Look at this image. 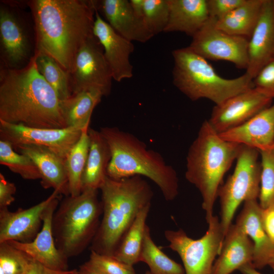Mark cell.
Segmentation results:
<instances>
[{
  "label": "cell",
  "mask_w": 274,
  "mask_h": 274,
  "mask_svg": "<svg viewBox=\"0 0 274 274\" xmlns=\"http://www.w3.org/2000/svg\"><path fill=\"white\" fill-rule=\"evenodd\" d=\"M0 120L38 128H63L61 101L38 72L34 56L19 69L2 68Z\"/></svg>",
  "instance_id": "2"
},
{
  "label": "cell",
  "mask_w": 274,
  "mask_h": 274,
  "mask_svg": "<svg viewBox=\"0 0 274 274\" xmlns=\"http://www.w3.org/2000/svg\"><path fill=\"white\" fill-rule=\"evenodd\" d=\"M16 191L15 185L8 181L0 173V209L8 208L14 202Z\"/></svg>",
  "instance_id": "39"
},
{
  "label": "cell",
  "mask_w": 274,
  "mask_h": 274,
  "mask_svg": "<svg viewBox=\"0 0 274 274\" xmlns=\"http://www.w3.org/2000/svg\"><path fill=\"white\" fill-rule=\"evenodd\" d=\"M99 189L102 218L90 250L112 256L139 212L151 205L153 193L140 176L119 180L107 176Z\"/></svg>",
  "instance_id": "3"
},
{
  "label": "cell",
  "mask_w": 274,
  "mask_h": 274,
  "mask_svg": "<svg viewBox=\"0 0 274 274\" xmlns=\"http://www.w3.org/2000/svg\"><path fill=\"white\" fill-rule=\"evenodd\" d=\"M89 150L82 177V191L98 190L107 177L111 159L110 147L99 131L88 128Z\"/></svg>",
  "instance_id": "25"
},
{
  "label": "cell",
  "mask_w": 274,
  "mask_h": 274,
  "mask_svg": "<svg viewBox=\"0 0 274 274\" xmlns=\"http://www.w3.org/2000/svg\"><path fill=\"white\" fill-rule=\"evenodd\" d=\"M93 33L101 44L113 79L121 82L133 76L130 56L134 51L132 42L118 33L99 15L96 9Z\"/></svg>",
  "instance_id": "17"
},
{
  "label": "cell",
  "mask_w": 274,
  "mask_h": 274,
  "mask_svg": "<svg viewBox=\"0 0 274 274\" xmlns=\"http://www.w3.org/2000/svg\"><path fill=\"white\" fill-rule=\"evenodd\" d=\"M242 145L222 139L205 120L190 145L186 157L185 178L199 191L208 222L225 173L236 159Z\"/></svg>",
  "instance_id": "5"
},
{
  "label": "cell",
  "mask_w": 274,
  "mask_h": 274,
  "mask_svg": "<svg viewBox=\"0 0 274 274\" xmlns=\"http://www.w3.org/2000/svg\"><path fill=\"white\" fill-rule=\"evenodd\" d=\"M140 261L146 263L152 274H185L184 267L169 258L152 240L149 226L145 228Z\"/></svg>",
  "instance_id": "31"
},
{
  "label": "cell",
  "mask_w": 274,
  "mask_h": 274,
  "mask_svg": "<svg viewBox=\"0 0 274 274\" xmlns=\"http://www.w3.org/2000/svg\"><path fill=\"white\" fill-rule=\"evenodd\" d=\"M78 272L80 274H104L93 266L88 261L80 266Z\"/></svg>",
  "instance_id": "43"
},
{
  "label": "cell",
  "mask_w": 274,
  "mask_h": 274,
  "mask_svg": "<svg viewBox=\"0 0 274 274\" xmlns=\"http://www.w3.org/2000/svg\"><path fill=\"white\" fill-rule=\"evenodd\" d=\"M99 131L108 142L111 159L107 176L119 180L145 176L159 187L164 199L173 200L179 194V179L175 169L157 152L133 134L116 127H104Z\"/></svg>",
  "instance_id": "4"
},
{
  "label": "cell",
  "mask_w": 274,
  "mask_h": 274,
  "mask_svg": "<svg viewBox=\"0 0 274 274\" xmlns=\"http://www.w3.org/2000/svg\"><path fill=\"white\" fill-rule=\"evenodd\" d=\"M264 0H245L231 12L216 19V26L232 35L249 39L259 20Z\"/></svg>",
  "instance_id": "26"
},
{
  "label": "cell",
  "mask_w": 274,
  "mask_h": 274,
  "mask_svg": "<svg viewBox=\"0 0 274 274\" xmlns=\"http://www.w3.org/2000/svg\"><path fill=\"white\" fill-rule=\"evenodd\" d=\"M245 0H207L210 17L218 19L242 4Z\"/></svg>",
  "instance_id": "38"
},
{
  "label": "cell",
  "mask_w": 274,
  "mask_h": 274,
  "mask_svg": "<svg viewBox=\"0 0 274 274\" xmlns=\"http://www.w3.org/2000/svg\"><path fill=\"white\" fill-rule=\"evenodd\" d=\"M207 223L208 229L197 239L188 236L181 228L164 231L169 243L168 247L179 255L185 274H211L215 258L220 253L225 236L220 221L213 216Z\"/></svg>",
  "instance_id": "9"
},
{
  "label": "cell",
  "mask_w": 274,
  "mask_h": 274,
  "mask_svg": "<svg viewBox=\"0 0 274 274\" xmlns=\"http://www.w3.org/2000/svg\"><path fill=\"white\" fill-rule=\"evenodd\" d=\"M272 100L254 87L215 105L208 121L220 134L244 124L270 106Z\"/></svg>",
  "instance_id": "14"
},
{
  "label": "cell",
  "mask_w": 274,
  "mask_h": 274,
  "mask_svg": "<svg viewBox=\"0 0 274 274\" xmlns=\"http://www.w3.org/2000/svg\"><path fill=\"white\" fill-rule=\"evenodd\" d=\"M174 85L193 101L207 98L219 105L230 97L254 88L246 74L234 79L220 76L206 59L189 46L172 52Z\"/></svg>",
  "instance_id": "6"
},
{
  "label": "cell",
  "mask_w": 274,
  "mask_h": 274,
  "mask_svg": "<svg viewBox=\"0 0 274 274\" xmlns=\"http://www.w3.org/2000/svg\"><path fill=\"white\" fill-rule=\"evenodd\" d=\"M102 96L96 90H84L61 101L62 115L66 127L81 129L89 127L93 111Z\"/></svg>",
  "instance_id": "27"
},
{
  "label": "cell",
  "mask_w": 274,
  "mask_h": 274,
  "mask_svg": "<svg viewBox=\"0 0 274 274\" xmlns=\"http://www.w3.org/2000/svg\"><path fill=\"white\" fill-rule=\"evenodd\" d=\"M104 274H136L133 266L125 264L113 256L99 254L90 250L88 261Z\"/></svg>",
  "instance_id": "36"
},
{
  "label": "cell",
  "mask_w": 274,
  "mask_h": 274,
  "mask_svg": "<svg viewBox=\"0 0 274 274\" xmlns=\"http://www.w3.org/2000/svg\"><path fill=\"white\" fill-rule=\"evenodd\" d=\"M254 87L274 99V60L263 66L253 79Z\"/></svg>",
  "instance_id": "37"
},
{
  "label": "cell",
  "mask_w": 274,
  "mask_h": 274,
  "mask_svg": "<svg viewBox=\"0 0 274 274\" xmlns=\"http://www.w3.org/2000/svg\"><path fill=\"white\" fill-rule=\"evenodd\" d=\"M150 206L139 212L122 237L112 256L116 259L131 266L140 261L146 221Z\"/></svg>",
  "instance_id": "28"
},
{
  "label": "cell",
  "mask_w": 274,
  "mask_h": 274,
  "mask_svg": "<svg viewBox=\"0 0 274 274\" xmlns=\"http://www.w3.org/2000/svg\"><path fill=\"white\" fill-rule=\"evenodd\" d=\"M215 21L216 19L210 17L192 37L189 47L207 60L227 61L238 68L246 70L249 39L220 29Z\"/></svg>",
  "instance_id": "11"
},
{
  "label": "cell",
  "mask_w": 274,
  "mask_h": 274,
  "mask_svg": "<svg viewBox=\"0 0 274 274\" xmlns=\"http://www.w3.org/2000/svg\"><path fill=\"white\" fill-rule=\"evenodd\" d=\"M145 274H152L150 271H147Z\"/></svg>",
  "instance_id": "46"
},
{
  "label": "cell",
  "mask_w": 274,
  "mask_h": 274,
  "mask_svg": "<svg viewBox=\"0 0 274 274\" xmlns=\"http://www.w3.org/2000/svg\"><path fill=\"white\" fill-rule=\"evenodd\" d=\"M82 130L75 127L32 128L0 120V140L10 143L14 149L22 145L42 146L63 159L79 140Z\"/></svg>",
  "instance_id": "12"
},
{
  "label": "cell",
  "mask_w": 274,
  "mask_h": 274,
  "mask_svg": "<svg viewBox=\"0 0 274 274\" xmlns=\"http://www.w3.org/2000/svg\"><path fill=\"white\" fill-rule=\"evenodd\" d=\"M32 259L8 242L0 243V268L5 274H22Z\"/></svg>",
  "instance_id": "35"
},
{
  "label": "cell",
  "mask_w": 274,
  "mask_h": 274,
  "mask_svg": "<svg viewBox=\"0 0 274 274\" xmlns=\"http://www.w3.org/2000/svg\"><path fill=\"white\" fill-rule=\"evenodd\" d=\"M254 252L250 237L236 223L232 224L225 235L211 274H231L246 264H252Z\"/></svg>",
  "instance_id": "23"
},
{
  "label": "cell",
  "mask_w": 274,
  "mask_h": 274,
  "mask_svg": "<svg viewBox=\"0 0 274 274\" xmlns=\"http://www.w3.org/2000/svg\"><path fill=\"white\" fill-rule=\"evenodd\" d=\"M89 127L82 130L79 140L72 148L65 159L70 194L77 196L82 192V177L89 150Z\"/></svg>",
  "instance_id": "29"
},
{
  "label": "cell",
  "mask_w": 274,
  "mask_h": 274,
  "mask_svg": "<svg viewBox=\"0 0 274 274\" xmlns=\"http://www.w3.org/2000/svg\"><path fill=\"white\" fill-rule=\"evenodd\" d=\"M77 269L59 271L50 269L32 259L22 274H74Z\"/></svg>",
  "instance_id": "40"
},
{
  "label": "cell",
  "mask_w": 274,
  "mask_h": 274,
  "mask_svg": "<svg viewBox=\"0 0 274 274\" xmlns=\"http://www.w3.org/2000/svg\"><path fill=\"white\" fill-rule=\"evenodd\" d=\"M236 223L250 237L254 244L252 265L256 269L268 265L274 254V244L268 237L262 220V208L257 199L244 202Z\"/></svg>",
  "instance_id": "21"
},
{
  "label": "cell",
  "mask_w": 274,
  "mask_h": 274,
  "mask_svg": "<svg viewBox=\"0 0 274 274\" xmlns=\"http://www.w3.org/2000/svg\"><path fill=\"white\" fill-rule=\"evenodd\" d=\"M61 195L56 196L45 210L41 229L33 240L29 243L14 241L6 242L50 269L65 271L68 270V259L56 247L52 224L53 214L59 203Z\"/></svg>",
  "instance_id": "16"
},
{
  "label": "cell",
  "mask_w": 274,
  "mask_h": 274,
  "mask_svg": "<svg viewBox=\"0 0 274 274\" xmlns=\"http://www.w3.org/2000/svg\"><path fill=\"white\" fill-rule=\"evenodd\" d=\"M96 7L109 25L128 40L145 43L153 37L143 20L134 14L129 1H96Z\"/></svg>",
  "instance_id": "20"
},
{
  "label": "cell",
  "mask_w": 274,
  "mask_h": 274,
  "mask_svg": "<svg viewBox=\"0 0 274 274\" xmlns=\"http://www.w3.org/2000/svg\"><path fill=\"white\" fill-rule=\"evenodd\" d=\"M238 270L243 274H262L253 266L252 263L246 264Z\"/></svg>",
  "instance_id": "44"
},
{
  "label": "cell",
  "mask_w": 274,
  "mask_h": 274,
  "mask_svg": "<svg viewBox=\"0 0 274 274\" xmlns=\"http://www.w3.org/2000/svg\"><path fill=\"white\" fill-rule=\"evenodd\" d=\"M258 151L261 156L259 203L266 209L274 205V147Z\"/></svg>",
  "instance_id": "33"
},
{
  "label": "cell",
  "mask_w": 274,
  "mask_h": 274,
  "mask_svg": "<svg viewBox=\"0 0 274 274\" xmlns=\"http://www.w3.org/2000/svg\"><path fill=\"white\" fill-rule=\"evenodd\" d=\"M169 16L165 32L180 31L192 37L210 18L207 0H168Z\"/></svg>",
  "instance_id": "24"
},
{
  "label": "cell",
  "mask_w": 274,
  "mask_h": 274,
  "mask_svg": "<svg viewBox=\"0 0 274 274\" xmlns=\"http://www.w3.org/2000/svg\"><path fill=\"white\" fill-rule=\"evenodd\" d=\"M33 56L38 72L55 90L59 100L70 97L72 92L68 72L45 53L35 51Z\"/></svg>",
  "instance_id": "30"
},
{
  "label": "cell",
  "mask_w": 274,
  "mask_h": 274,
  "mask_svg": "<svg viewBox=\"0 0 274 274\" xmlns=\"http://www.w3.org/2000/svg\"><path fill=\"white\" fill-rule=\"evenodd\" d=\"M74 274H80V273H79L78 270L76 273H75Z\"/></svg>",
  "instance_id": "47"
},
{
  "label": "cell",
  "mask_w": 274,
  "mask_h": 274,
  "mask_svg": "<svg viewBox=\"0 0 274 274\" xmlns=\"http://www.w3.org/2000/svg\"><path fill=\"white\" fill-rule=\"evenodd\" d=\"M60 195L54 190L49 197L26 209L11 212L0 209V243L10 241L29 243L35 239L43 224V215L52 201Z\"/></svg>",
  "instance_id": "15"
},
{
  "label": "cell",
  "mask_w": 274,
  "mask_h": 274,
  "mask_svg": "<svg viewBox=\"0 0 274 274\" xmlns=\"http://www.w3.org/2000/svg\"><path fill=\"white\" fill-rule=\"evenodd\" d=\"M248 64L245 74L252 80L274 60V0H264L256 26L249 39Z\"/></svg>",
  "instance_id": "18"
},
{
  "label": "cell",
  "mask_w": 274,
  "mask_h": 274,
  "mask_svg": "<svg viewBox=\"0 0 274 274\" xmlns=\"http://www.w3.org/2000/svg\"><path fill=\"white\" fill-rule=\"evenodd\" d=\"M169 16L168 0H144L143 21L153 36L164 31Z\"/></svg>",
  "instance_id": "34"
},
{
  "label": "cell",
  "mask_w": 274,
  "mask_h": 274,
  "mask_svg": "<svg viewBox=\"0 0 274 274\" xmlns=\"http://www.w3.org/2000/svg\"><path fill=\"white\" fill-rule=\"evenodd\" d=\"M35 51L53 58L68 73L79 50L93 33L96 1L32 0Z\"/></svg>",
  "instance_id": "1"
},
{
  "label": "cell",
  "mask_w": 274,
  "mask_h": 274,
  "mask_svg": "<svg viewBox=\"0 0 274 274\" xmlns=\"http://www.w3.org/2000/svg\"><path fill=\"white\" fill-rule=\"evenodd\" d=\"M268 265H269L274 271V254L272 255V256L270 258Z\"/></svg>",
  "instance_id": "45"
},
{
  "label": "cell",
  "mask_w": 274,
  "mask_h": 274,
  "mask_svg": "<svg viewBox=\"0 0 274 274\" xmlns=\"http://www.w3.org/2000/svg\"><path fill=\"white\" fill-rule=\"evenodd\" d=\"M98 190H86L59 203L52 218L56 248L67 259L82 253L91 244L100 224L102 209Z\"/></svg>",
  "instance_id": "7"
},
{
  "label": "cell",
  "mask_w": 274,
  "mask_h": 274,
  "mask_svg": "<svg viewBox=\"0 0 274 274\" xmlns=\"http://www.w3.org/2000/svg\"><path fill=\"white\" fill-rule=\"evenodd\" d=\"M0 42L4 68H22L33 57L29 34L22 20L3 3L0 7Z\"/></svg>",
  "instance_id": "13"
},
{
  "label": "cell",
  "mask_w": 274,
  "mask_h": 274,
  "mask_svg": "<svg viewBox=\"0 0 274 274\" xmlns=\"http://www.w3.org/2000/svg\"><path fill=\"white\" fill-rule=\"evenodd\" d=\"M219 135L225 141L258 151L274 147V103L244 124Z\"/></svg>",
  "instance_id": "19"
},
{
  "label": "cell",
  "mask_w": 274,
  "mask_h": 274,
  "mask_svg": "<svg viewBox=\"0 0 274 274\" xmlns=\"http://www.w3.org/2000/svg\"><path fill=\"white\" fill-rule=\"evenodd\" d=\"M14 150L27 156L35 163L41 175L42 187L53 188L65 196L70 195L65 159L42 146L22 145Z\"/></svg>",
  "instance_id": "22"
},
{
  "label": "cell",
  "mask_w": 274,
  "mask_h": 274,
  "mask_svg": "<svg viewBox=\"0 0 274 274\" xmlns=\"http://www.w3.org/2000/svg\"><path fill=\"white\" fill-rule=\"evenodd\" d=\"M129 2L134 14L143 20L144 0H130Z\"/></svg>",
  "instance_id": "42"
},
{
  "label": "cell",
  "mask_w": 274,
  "mask_h": 274,
  "mask_svg": "<svg viewBox=\"0 0 274 274\" xmlns=\"http://www.w3.org/2000/svg\"><path fill=\"white\" fill-rule=\"evenodd\" d=\"M258 150L242 145L234 170L220 187V223L225 235L234 213L243 202L257 199L260 188L261 163Z\"/></svg>",
  "instance_id": "8"
},
{
  "label": "cell",
  "mask_w": 274,
  "mask_h": 274,
  "mask_svg": "<svg viewBox=\"0 0 274 274\" xmlns=\"http://www.w3.org/2000/svg\"><path fill=\"white\" fill-rule=\"evenodd\" d=\"M262 220L265 230L274 244V205L262 209Z\"/></svg>",
  "instance_id": "41"
},
{
  "label": "cell",
  "mask_w": 274,
  "mask_h": 274,
  "mask_svg": "<svg viewBox=\"0 0 274 274\" xmlns=\"http://www.w3.org/2000/svg\"><path fill=\"white\" fill-rule=\"evenodd\" d=\"M69 77L72 94L84 90H96L103 96L110 93L112 74L102 47L95 36L78 51Z\"/></svg>",
  "instance_id": "10"
},
{
  "label": "cell",
  "mask_w": 274,
  "mask_h": 274,
  "mask_svg": "<svg viewBox=\"0 0 274 274\" xmlns=\"http://www.w3.org/2000/svg\"><path fill=\"white\" fill-rule=\"evenodd\" d=\"M0 163L24 179L41 180V175L33 161L27 156L15 151L9 142L1 140Z\"/></svg>",
  "instance_id": "32"
}]
</instances>
